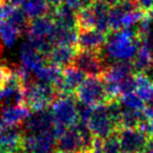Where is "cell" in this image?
<instances>
[{
  "instance_id": "6da1fadb",
  "label": "cell",
  "mask_w": 153,
  "mask_h": 153,
  "mask_svg": "<svg viewBox=\"0 0 153 153\" xmlns=\"http://www.w3.org/2000/svg\"><path fill=\"white\" fill-rule=\"evenodd\" d=\"M140 38L137 28L125 27L115 32L107 34L106 53L108 57L117 61L120 60H132L140 45Z\"/></svg>"
},
{
  "instance_id": "7a4b0ae2",
  "label": "cell",
  "mask_w": 153,
  "mask_h": 153,
  "mask_svg": "<svg viewBox=\"0 0 153 153\" xmlns=\"http://www.w3.org/2000/svg\"><path fill=\"white\" fill-rule=\"evenodd\" d=\"M80 122L89 129L94 137L105 138L113 133L117 128L112 117L105 104L96 106H86L81 104L79 107Z\"/></svg>"
},
{
  "instance_id": "3957f363",
  "label": "cell",
  "mask_w": 153,
  "mask_h": 153,
  "mask_svg": "<svg viewBox=\"0 0 153 153\" xmlns=\"http://www.w3.org/2000/svg\"><path fill=\"white\" fill-rule=\"evenodd\" d=\"M94 137L89 129L79 122L76 126L57 132V147L64 152L81 153L90 148Z\"/></svg>"
},
{
  "instance_id": "277c9868",
  "label": "cell",
  "mask_w": 153,
  "mask_h": 153,
  "mask_svg": "<svg viewBox=\"0 0 153 153\" xmlns=\"http://www.w3.org/2000/svg\"><path fill=\"white\" fill-rule=\"evenodd\" d=\"M23 104L30 111L46 109L59 97L55 85L34 79L22 87Z\"/></svg>"
},
{
  "instance_id": "5b68a950",
  "label": "cell",
  "mask_w": 153,
  "mask_h": 153,
  "mask_svg": "<svg viewBox=\"0 0 153 153\" xmlns=\"http://www.w3.org/2000/svg\"><path fill=\"white\" fill-rule=\"evenodd\" d=\"M51 112L57 132L61 129L76 126L80 122L79 106L74 96H60L51 105Z\"/></svg>"
},
{
  "instance_id": "8992f818",
  "label": "cell",
  "mask_w": 153,
  "mask_h": 153,
  "mask_svg": "<svg viewBox=\"0 0 153 153\" xmlns=\"http://www.w3.org/2000/svg\"><path fill=\"white\" fill-rule=\"evenodd\" d=\"M70 66L86 76L98 78H103L109 67L102 51H76Z\"/></svg>"
},
{
  "instance_id": "52a82bcc",
  "label": "cell",
  "mask_w": 153,
  "mask_h": 153,
  "mask_svg": "<svg viewBox=\"0 0 153 153\" xmlns=\"http://www.w3.org/2000/svg\"><path fill=\"white\" fill-rule=\"evenodd\" d=\"M76 98L81 104L86 106H96L108 102L102 78L88 76L76 88Z\"/></svg>"
},
{
  "instance_id": "ba28073f",
  "label": "cell",
  "mask_w": 153,
  "mask_h": 153,
  "mask_svg": "<svg viewBox=\"0 0 153 153\" xmlns=\"http://www.w3.org/2000/svg\"><path fill=\"white\" fill-rule=\"evenodd\" d=\"M57 131L25 134L22 137V153H55Z\"/></svg>"
},
{
  "instance_id": "9c48e42d",
  "label": "cell",
  "mask_w": 153,
  "mask_h": 153,
  "mask_svg": "<svg viewBox=\"0 0 153 153\" xmlns=\"http://www.w3.org/2000/svg\"><path fill=\"white\" fill-rule=\"evenodd\" d=\"M117 137L122 153H144L146 150L148 135L138 127L121 128Z\"/></svg>"
},
{
  "instance_id": "30bf717a",
  "label": "cell",
  "mask_w": 153,
  "mask_h": 153,
  "mask_svg": "<svg viewBox=\"0 0 153 153\" xmlns=\"http://www.w3.org/2000/svg\"><path fill=\"white\" fill-rule=\"evenodd\" d=\"M22 132L25 134L42 133L47 131H57L53 115L48 109L30 111V115L22 123Z\"/></svg>"
},
{
  "instance_id": "8fae6325",
  "label": "cell",
  "mask_w": 153,
  "mask_h": 153,
  "mask_svg": "<svg viewBox=\"0 0 153 153\" xmlns=\"http://www.w3.org/2000/svg\"><path fill=\"white\" fill-rule=\"evenodd\" d=\"M23 104L22 85L13 74L0 85V108Z\"/></svg>"
},
{
  "instance_id": "7c38bea8",
  "label": "cell",
  "mask_w": 153,
  "mask_h": 153,
  "mask_svg": "<svg viewBox=\"0 0 153 153\" xmlns=\"http://www.w3.org/2000/svg\"><path fill=\"white\" fill-rule=\"evenodd\" d=\"M23 132L19 126H10L0 121V150L9 153H22Z\"/></svg>"
},
{
  "instance_id": "4fadbf2b",
  "label": "cell",
  "mask_w": 153,
  "mask_h": 153,
  "mask_svg": "<svg viewBox=\"0 0 153 153\" xmlns=\"http://www.w3.org/2000/svg\"><path fill=\"white\" fill-rule=\"evenodd\" d=\"M107 35L100 30H76V51H102L106 43Z\"/></svg>"
},
{
  "instance_id": "5bb4252c",
  "label": "cell",
  "mask_w": 153,
  "mask_h": 153,
  "mask_svg": "<svg viewBox=\"0 0 153 153\" xmlns=\"http://www.w3.org/2000/svg\"><path fill=\"white\" fill-rule=\"evenodd\" d=\"M83 72L76 69L72 66H67L62 70V78L60 82L55 86L60 96H71L74 94L76 88L85 80Z\"/></svg>"
},
{
  "instance_id": "9a60e30c",
  "label": "cell",
  "mask_w": 153,
  "mask_h": 153,
  "mask_svg": "<svg viewBox=\"0 0 153 153\" xmlns=\"http://www.w3.org/2000/svg\"><path fill=\"white\" fill-rule=\"evenodd\" d=\"M76 49L74 46L69 45H55L51 51L45 56L46 63L55 65L57 67L64 69L67 66H70L76 53Z\"/></svg>"
},
{
  "instance_id": "2e32d148",
  "label": "cell",
  "mask_w": 153,
  "mask_h": 153,
  "mask_svg": "<svg viewBox=\"0 0 153 153\" xmlns=\"http://www.w3.org/2000/svg\"><path fill=\"white\" fill-rule=\"evenodd\" d=\"M30 109L24 104L0 108V121L10 126H19L30 115Z\"/></svg>"
},
{
  "instance_id": "e0dca14e",
  "label": "cell",
  "mask_w": 153,
  "mask_h": 153,
  "mask_svg": "<svg viewBox=\"0 0 153 153\" xmlns=\"http://www.w3.org/2000/svg\"><path fill=\"white\" fill-rule=\"evenodd\" d=\"M135 90L137 96L146 104H153V76L148 72L137 71L134 74Z\"/></svg>"
},
{
  "instance_id": "ac0fdd59",
  "label": "cell",
  "mask_w": 153,
  "mask_h": 153,
  "mask_svg": "<svg viewBox=\"0 0 153 153\" xmlns=\"http://www.w3.org/2000/svg\"><path fill=\"white\" fill-rule=\"evenodd\" d=\"M20 57H21L22 65L30 69L32 72L40 68L44 64H46V59L45 57L37 51L35 47H33L28 42L22 46L21 53H20Z\"/></svg>"
},
{
  "instance_id": "d6986e66",
  "label": "cell",
  "mask_w": 153,
  "mask_h": 153,
  "mask_svg": "<svg viewBox=\"0 0 153 153\" xmlns=\"http://www.w3.org/2000/svg\"><path fill=\"white\" fill-rule=\"evenodd\" d=\"M22 5V10L28 19H35L48 15L51 10L48 0H25Z\"/></svg>"
},
{
  "instance_id": "ffe728a7",
  "label": "cell",
  "mask_w": 153,
  "mask_h": 153,
  "mask_svg": "<svg viewBox=\"0 0 153 153\" xmlns=\"http://www.w3.org/2000/svg\"><path fill=\"white\" fill-rule=\"evenodd\" d=\"M62 70L63 69L57 67V66L46 63L37 70H35L33 74H34L35 78L39 81L51 83L56 86L62 78Z\"/></svg>"
},
{
  "instance_id": "44dd1931",
  "label": "cell",
  "mask_w": 153,
  "mask_h": 153,
  "mask_svg": "<svg viewBox=\"0 0 153 153\" xmlns=\"http://www.w3.org/2000/svg\"><path fill=\"white\" fill-rule=\"evenodd\" d=\"M76 30L96 28V15L92 7V2L76 12Z\"/></svg>"
},
{
  "instance_id": "7402d4cb",
  "label": "cell",
  "mask_w": 153,
  "mask_h": 153,
  "mask_svg": "<svg viewBox=\"0 0 153 153\" xmlns=\"http://www.w3.org/2000/svg\"><path fill=\"white\" fill-rule=\"evenodd\" d=\"M22 33L19 28H17L9 20L0 21V38L3 44L7 47H12L15 44L18 37H20Z\"/></svg>"
},
{
  "instance_id": "603a6c76",
  "label": "cell",
  "mask_w": 153,
  "mask_h": 153,
  "mask_svg": "<svg viewBox=\"0 0 153 153\" xmlns=\"http://www.w3.org/2000/svg\"><path fill=\"white\" fill-rule=\"evenodd\" d=\"M125 7L123 4L115 5V7H109V28L110 32L120 30L123 27V19L125 15Z\"/></svg>"
},
{
  "instance_id": "cb8c5ba5",
  "label": "cell",
  "mask_w": 153,
  "mask_h": 153,
  "mask_svg": "<svg viewBox=\"0 0 153 153\" xmlns=\"http://www.w3.org/2000/svg\"><path fill=\"white\" fill-rule=\"evenodd\" d=\"M120 102L123 107L134 109V110H143L146 106V103L137 96L135 91H131L120 96Z\"/></svg>"
},
{
  "instance_id": "d4e9b609",
  "label": "cell",
  "mask_w": 153,
  "mask_h": 153,
  "mask_svg": "<svg viewBox=\"0 0 153 153\" xmlns=\"http://www.w3.org/2000/svg\"><path fill=\"white\" fill-rule=\"evenodd\" d=\"M103 153H122L121 145L117 135L110 134L107 137L102 138Z\"/></svg>"
},
{
  "instance_id": "484cf974",
  "label": "cell",
  "mask_w": 153,
  "mask_h": 153,
  "mask_svg": "<svg viewBox=\"0 0 153 153\" xmlns=\"http://www.w3.org/2000/svg\"><path fill=\"white\" fill-rule=\"evenodd\" d=\"M90 153H103L102 149V138L94 137L89 148Z\"/></svg>"
},
{
  "instance_id": "4316f807",
  "label": "cell",
  "mask_w": 153,
  "mask_h": 153,
  "mask_svg": "<svg viewBox=\"0 0 153 153\" xmlns=\"http://www.w3.org/2000/svg\"><path fill=\"white\" fill-rule=\"evenodd\" d=\"M99 1L105 3V4L108 5L109 7H115V5L121 4L124 0H99Z\"/></svg>"
},
{
  "instance_id": "83f0119b",
  "label": "cell",
  "mask_w": 153,
  "mask_h": 153,
  "mask_svg": "<svg viewBox=\"0 0 153 153\" xmlns=\"http://www.w3.org/2000/svg\"><path fill=\"white\" fill-rule=\"evenodd\" d=\"M49 4H51V9H55V7H58L60 5L64 4L65 2V0H48Z\"/></svg>"
},
{
  "instance_id": "f1b7e54d",
  "label": "cell",
  "mask_w": 153,
  "mask_h": 153,
  "mask_svg": "<svg viewBox=\"0 0 153 153\" xmlns=\"http://www.w3.org/2000/svg\"><path fill=\"white\" fill-rule=\"evenodd\" d=\"M25 2V0H9V3L13 7H20Z\"/></svg>"
},
{
  "instance_id": "f546056e",
  "label": "cell",
  "mask_w": 153,
  "mask_h": 153,
  "mask_svg": "<svg viewBox=\"0 0 153 153\" xmlns=\"http://www.w3.org/2000/svg\"><path fill=\"white\" fill-rule=\"evenodd\" d=\"M5 1H7V0H0V5L4 4V3H5Z\"/></svg>"
},
{
  "instance_id": "4dcf8cb0",
  "label": "cell",
  "mask_w": 153,
  "mask_h": 153,
  "mask_svg": "<svg viewBox=\"0 0 153 153\" xmlns=\"http://www.w3.org/2000/svg\"><path fill=\"white\" fill-rule=\"evenodd\" d=\"M81 153H90V151H89V149H88V150H85V151H83V152H81Z\"/></svg>"
},
{
  "instance_id": "1f68e13d",
  "label": "cell",
  "mask_w": 153,
  "mask_h": 153,
  "mask_svg": "<svg viewBox=\"0 0 153 153\" xmlns=\"http://www.w3.org/2000/svg\"><path fill=\"white\" fill-rule=\"evenodd\" d=\"M55 153H68V152H64V151H58V152H55Z\"/></svg>"
},
{
  "instance_id": "d6a6232c",
  "label": "cell",
  "mask_w": 153,
  "mask_h": 153,
  "mask_svg": "<svg viewBox=\"0 0 153 153\" xmlns=\"http://www.w3.org/2000/svg\"><path fill=\"white\" fill-rule=\"evenodd\" d=\"M0 153H9V152H7V151H3V150H0Z\"/></svg>"
},
{
  "instance_id": "836d02e7",
  "label": "cell",
  "mask_w": 153,
  "mask_h": 153,
  "mask_svg": "<svg viewBox=\"0 0 153 153\" xmlns=\"http://www.w3.org/2000/svg\"><path fill=\"white\" fill-rule=\"evenodd\" d=\"M152 57H153V40H152Z\"/></svg>"
}]
</instances>
